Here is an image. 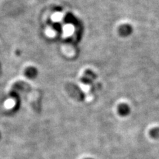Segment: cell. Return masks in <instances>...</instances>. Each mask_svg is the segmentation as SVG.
I'll return each mask as SVG.
<instances>
[{"label":"cell","instance_id":"obj_3","mask_svg":"<svg viewBox=\"0 0 159 159\" xmlns=\"http://www.w3.org/2000/svg\"><path fill=\"white\" fill-rule=\"evenodd\" d=\"M95 78H96V76L90 72L86 73L85 75L84 76V77L82 78V81L84 84H89L93 82V81L94 80V79Z\"/></svg>","mask_w":159,"mask_h":159},{"label":"cell","instance_id":"obj_6","mask_svg":"<svg viewBox=\"0 0 159 159\" xmlns=\"http://www.w3.org/2000/svg\"><path fill=\"white\" fill-rule=\"evenodd\" d=\"M84 159H93V158H84Z\"/></svg>","mask_w":159,"mask_h":159},{"label":"cell","instance_id":"obj_2","mask_svg":"<svg viewBox=\"0 0 159 159\" xmlns=\"http://www.w3.org/2000/svg\"><path fill=\"white\" fill-rule=\"evenodd\" d=\"M131 107L127 103H122L118 106L117 112L119 113V115L121 117H125L128 116L129 114L131 113Z\"/></svg>","mask_w":159,"mask_h":159},{"label":"cell","instance_id":"obj_4","mask_svg":"<svg viewBox=\"0 0 159 159\" xmlns=\"http://www.w3.org/2000/svg\"><path fill=\"white\" fill-rule=\"evenodd\" d=\"M149 135L150 136L155 139H159V127H155L151 129V131H149Z\"/></svg>","mask_w":159,"mask_h":159},{"label":"cell","instance_id":"obj_1","mask_svg":"<svg viewBox=\"0 0 159 159\" xmlns=\"http://www.w3.org/2000/svg\"><path fill=\"white\" fill-rule=\"evenodd\" d=\"M66 89L69 95L74 99H76L77 102H82L85 99L86 95L82 91V89L75 84H68L66 87Z\"/></svg>","mask_w":159,"mask_h":159},{"label":"cell","instance_id":"obj_5","mask_svg":"<svg viewBox=\"0 0 159 159\" xmlns=\"http://www.w3.org/2000/svg\"><path fill=\"white\" fill-rule=\"evenodd\" d=\"M27 75L29 77V78H34V76H36V72L34 70H29L27 71Z\"/></svg>","mask_w":159,"mask_h":159}]
</instances>
